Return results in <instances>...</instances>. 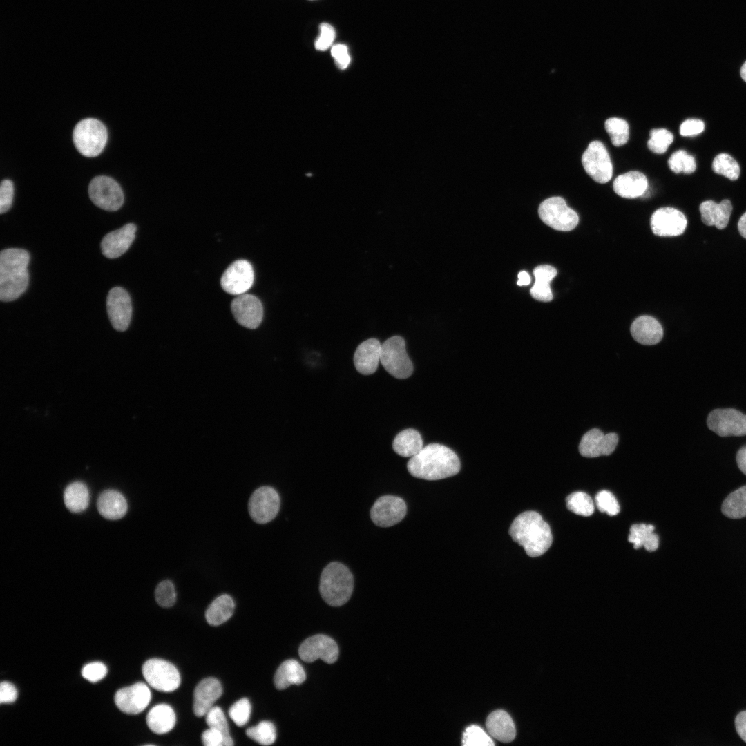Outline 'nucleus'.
<instances>
[{
    "mask_svg": "<svg viewBox=\"0 0 746 746\" xmlns=\"http://www.w3.org/2000/svg\"><path fill=\"white\" fill-rule=\"evenodd\" d=\"M618 443V436L611 432L604 434L600 430L593 428L586 432L580 440L579 452L585 457L610 455Z\"/></svg>",
    "mask_w": 746,
    "mask_h": 746,
    "instance_id": "aec40b11",
    "label": "nucleus"
},
{
    "mask_svg": "<svg viewBox=\"0 0 746 746\" xmlns=\"http://www.w3.org/2000/svg\"><path fill=\"white\" fill-rule=\"evenodd\" d=\"M556 274V269L551 265H544L536 267L533 270L535 278V284L530 290L532 297L539 301H551L553 299V293L550 283Z\"/></svg>",
    "mask_w": 746,
    "mask_h": 746,
    "instance_id": "7c9ffc66",
    "label": "nucleus"
},
{
    "mask_svg": "<svg viewBox=\"0 0 746 746\" xmlns=\"http://www.w3.org/2000/svg\"><path fill=\"white\" fill-rule=\"evenodd\" d=\"M407 468L414 477L439 480L457 474L460 461L456 453L449 448L439 443H430L411 457Z\"/></svg>",
    "mask_w": 746,
    "mask_h": 746,
    "instance_id": "f257e3e1",
    "label": "nucleus"
},
{
    "mask_svg": "<svg viewBox=\"0 0 746 746\" xmlns=\"http://www.w3.org/2000/svg\"><path fill=\"white\" fill-rule=\"evenodd\" d=\"M486 726L490 735L503 743L513 741L516 729L510 716L504 710H496L486 718Z\"/></svg>",
    "mask_w": 746,
    "mask_h": 746,
    "instance_id": "cd10ccee",
    "label": "nucleus"
},
{
    "mask_svg": "<svg viewBox=\"0 0 746 746\" xmlns=\"http://www.w3.org/2000/svg\"><path fill=\"white\" fill-rule=\"evenodd\" d=\"M381 345L374 338L361 343L354 355V364L356 370L363 375L376 372L381 358Z\"/></svg>",
    "mask_w": 746,
    "mask_h": 746,
    "instance_id": "5701e85b",
    "label": "nucleus"
},
{
    "mask_svg": "<svg viewBox=\"0 0 746 746\" xmlns=\"http://www.w3.org/2000/svg\"><path fill=\"white\" fill-rule=\"evenodd\" d=\"M30 254L20 248H8L0 253V300L10 302L26 290L29 283Z\"/></svg>",
    "mask_w": 746,
    "mask_h": 746,
    "instance_id": "7ed1b4c3",
    "label": "nucleus"
},
{
    "mask_svg": "<svg viewBox=\"0 0 746 746\" xmlns=\"http://www.w3.org/2000/svg\"><path fill=\"white\" fill-rule=\"evenodd\" d=\"M604 127L614 146H621L628 142L629 127L624 119L618 117L609 118L606 120Z\"/></svg>",
    "mask_w": 746,
    "mask_h": 746,
    "instance_id": "e433bc0d",
    "label": "nucleus"
},
{
    "mask_svg": "<svg viewBox=\"0 0 746 746\" xmlns=\"http://www.w3.org/2000/svg\"><path fill=\"white\" fill-rule=\"evenodd\" d=\"M202 741L206 746H226L225 738L219 730L209 727L202 734Z\"/></svg>",
    "mask_w": 746,
    "mask_h": 746,
    "instance_id": "603ef678",
    "label": "nucleus"
},
{
    "mask_svg": "<svg viewBox=\"0 0 746 746\" xmlns=\"http://www.w3.org/2000/svg\"><path fill=\"white\" fill-rule=\"evenodd\" d=\"M740 76L742 79L746 82V61L743 64L740 68Z\"/></svg>",
    "mask_w": 746,
    "mask_h": 746,
    "instance_id": "680f3d73",
    "label": "nucleus"
},
{
    "mask_svg": "<svg viewBox=\"0 0 746 746\" xmlns=\"http://www.w3.org/2000/svg\"><path fill=\"white\" fill-rule=\"evenodd\" d=\"M231 309L236 321L245 327L254 329L262 322V305L260 300L252 294L238 295L231 302Z\"/></svg>",
    "mask_w": 746,
    "mask_h": 746,
    "instance_id": "a211bd4d",
    "label": "nucleus"
},
{
    "mask_svg": "<svg viewBox=\"0 0 746 746\" xmlns=\"http://www.w3.org/2000/svg\"><path fill=\"white\" fill-rule=\"evenodd\" d=\"M736 461L739 469L746 475V446L741 448L738 451Z\"/></svg>",
    "mask_w": 746,
    "mask_h": 746,
    "instance_id": "13d9d810",
    "label": "nucleus"
},
{
    "mask_svg": "<svg viewBox=\"0 0 746 746\" xmlns=\"http://www.w3.org/2000/svg\"><path fill=\"white\" fill-rule=\"evenodd\" d=\"M687 219L679 210L672 207L657 209L651 218V228L658 236L671 237L680 236L687 227Z\"/></svg>",
    "mask_w": 746,
    "mask_h": 746,
    "instance_id": "6ab92c4d",
    "label": "nucleus"
},
{
    "mask_svg": "<svg viewBox=\"0 0 746 746\" xmlns=\"http://www.w3.org/2000/svg\"><path fill=\"white\" fill-rule=\"evenodd\" d=\"M582 164L586 173L598 183L608 182L612 178L613 165L604 144L591 142L582 156Z\"/></svg>",
    "mask_w": 746,
    "mask_h": 746,
    "instance_id": "9d476101",
    "label": "nucleus"
},
{
    "mask_svg": "<svg viewBox=\"0 0 746 746\" xmlns=\"http://www.w3.org/2000/svg\"><path fill=\"white\" fill-rule=\"evenodd\" d=\"M280 505V497L276 490L270 486L257 488L251 495L248 510L251 519L256 523L263 524L273 520L277 515Z\"/></svg>",
    "mask_w": 746,
    "mask_h": 746,
    "instance_id": "9b49d317",
    "label": "nucleus"
},
{
    "mask_svg": "<svg viewBox=\"0 0 746 746\" xmlns=\"http://www.w3.org/2000/svg\"><path fill=\"white\" fill-rule=\"evenodd\" d=\"M254 272L252 265L246 260L233 262L223 273L220 285L224 291L232 295L245 294L252 286Z\"/></svg>",
    "mask_w": 746,
    "mask_h": 746,
    "instance_id": "ddd939ff",
    "label": "nucleus"
},
{
    "mask_svg": "<svg viewBox=\"0 0 746 746\" xmlns=\"http://www.w3.org/2000/svg\"><path fill=\"white\" fill-rule=\"evenodd\" d=\"M336 37L334 27L327 23L320 25V35L315 41V48L318 50L324 51L327 50L333 44Z\"/></svg>",
    "mask_w": 746,
    "mask_h": 746,
    "instance_id": "09e8293b",
    "label": "nucleus"
},
{
    "mask_svg": "<svg viewBox=\"0 0 746 746\" xmlns=\"http://www.w3.org/2000/svg\"><path fill=\"white\" fill-rule=\"evenodd\" d=\"M649 135L647 146L651 151L657 154L665 153L673 141V134L665 128L652 129Z\"/></svg>",
    "mask_w": 746,
    "mask_h": 746,
    "instance_id": "37998d69",
    "label": "nucleus"
},
{
    "mask_svg": "<svg viewBox=\"0 0 746 746\" xmlns=\"http://www.w3.org/2000/svg\"><path fill=\"white\" fill-rule=\"evenodd\" d=\"M423 440L419 432L412 428L400 432L394 439L393 450L398 455L404 457H412L423 448Z\"/></svg>",
    "mask_w": 746,
    "mask_h": 746,
    "instance_id": "473e14b6",
    "label": "nucleus"
},
{
    "mask_svg": "<svg viewBox=\"0 0 746 746\" xmlns=\"http://www.w3.org/2000/svg\"><path fill=\"white\" fill-rule=\"evenodd\" d=\"M407 506L401 498L393 495L379 497L370 510L372 522L381 527H390L401 522L405 516Z\"/></svg>",
    "mask_w": 746,
    "mask_h": 746,
    "instance_id": "dca6fc26",
    "label": "nucleus"
},
{
    "mask_svg": "<svg viewBox=\"0 0 746 746\" xmlns=\"http://www.w3.org/2000/svg\"><path fill=\"white\" fill-rule=\"evenodd\" d=\"M17 698V691L16 687L9 682H1L0 685V702L2 704L12 703L16 700Z\"/></svg>",
    "mask_w": 746,
    "mask_h": 746,
    "instance_id": "6e6d98bb",
    "label": "nucleus"
},
{
    "mask_svg": "<svg viewBox=\"0 0 746 746\" xmlns=\"http://www.w3.org/2000/svg\"><path fill=\"white\" fill-rule=\"evenodd\" d=\"M531 278L530 275L526 271H520L518 274L517 285L519 286L528 285L530 283Z\"/></svg>",
    "mask_w": 746,
    "mask_h": 746,
    "instance_id": "bf43d9fd",
    "label": "nucleus"
},
{
    "mask_svg": "<svg viewBox=\"0 0 746 746\" xmlns=\"http://www.w3.org/2000/svg\"><path fill=\"white\" fill-rule=\"evenodd\" d=\"M306 679V674L302 665L296 660L290 659L283 662L278 668L274 677L276 689L282 690L291 685H300Z\"/></svg>",
    "mask_w": 746,
    "mask_h": 746,
    "instance_id": "c756f323",
    "label": "nucleus"
},
{
    "mask_svg": "<svg viewBox=\"0 0 746 746\" xmlns=\"http://www.w3.org/2000/svg\"><path fill=\"white\" fill-rule=\"evenodd\" d=\"M668 164L670 169L676 173L689 174L696 169L695 158L682 149L674 152L671 155L668 160Z\"/></svg>",
    "mask_w": 746,
    "mask_h": 746,
    "instance_id": "79ce46f5",
    "label": "nucleus"
},
{
    "mask_svg": "<svg viewBox=\"0 0 746 746\" xmlns=\"http://www.w3.org/2000/svg\"><path fill=\"white\" fill-rule=\"evenodd\" d=\"M712 169L716 173L723 175L731 180H737L740 175L738 162L726 153H720L715 157Z\"/></svg>",
    "mask_w": 746,
    "mask_h": 746,
    "instance_id": "ea45409f",
    "label": "nucleus"
},
{
    "mask_svg": "<svg viewBox=\"0 0 746 746\" xmlns=\"http://www.w3.org/2000/svg\"><path fill=\"white\" fill-rule=\"evenodd\" d=\"M155 597L157 604L162 607H171L176 601V593L170 580H164L155 589Z\"/></svg>",
    "mask_w": 746,
    "mask_h": 746,
    "instance_id": "49530a36",
    "label": "nucleus"
},
{
    "mask_svg": "<svg viewBox=\"0 0 746 746\" xmlns=\"http://www.w3.org/2000/svg\"><path fill=\"white\" fill-rule=\"evenodd\" d=\"M251 711L250 702L243 698L233 704L229 709V716L239 727L245 725L249 720Z\"/></svg>",
    "mask_w": 746,
    "mask_h": 746,
    "instance_id": "a18cd8bd",
    "label": "nucleus"
},
{
    "mask_svg": "<svg viewBox=\"0 0 746 746\" xmlns=\"http://www.w3.org/2000/svg\"><path fill=\"white\" fill-rule=\"evenodd\" d=\"M298 653L300 659L306 662L321 659L327 664H333L338 659L339 650L332 638L319 634L305 640L299 647Z\"/></svg>",
    "mask_w": 746,
    "mask_h": 746,
    "instance_id": "4468645a",
    "label": "nucleus"
},
{
    "mask_svg": "<svg viewBox=\"0 0 746 746\" xmlns=\"http://www.w3.org/2000/svg\"><path fill=\"white\" fill-rule=\"evenodd\" d=\"M721 510L724 515L731 519L746 517V486L730 493L724 500Z\"/></svg>",
    "mask_w": 746,
    "mask_h": 746,
    "instance_id": "c9c22d12",
    "label": "nucleus"
},
{
    "mask_svg": "<svg viewBox=\"0 0 746 746\" xmlns=\"http://www.w3.org/2000/svg\"><path fill=\"white\" fill-rule=\"evenodd\" d=\"M462 744L466 746L494 745L492 738L477 725H470L466 729L463 734Z\"/></svg>",
    "mask_w": 746,
    "mask_h": 746,
    "instance_id": "c03bdc74",
    "label": "nucleus"
},
{
    "mask_svg": "<svg viewBox=\"0 0 746 746\" xmlns=\"http://www.w3.org/2000/svg\"><path fill=\"white\" fill-rule=\"evenodd\" d=\"M136 231V225L128 223L107 233L101 242L103 255L113 259L124 254L133 243Z\"/></svg>",
    "mask_w": 746,
    "mask_h": 746,
    "instance_id": "412c9836",
    "label": "nucleus"
},
{
    "mask_svg": "<svg viewBox=\"0 0 746 746\" xmlns=\"http://www.w3.org/2000/svg\"><path fill=\"white\" fill-rule=\"evenodd\" d=\"M235 603L233 598L223 594L216 597L208 606L205 618L208 624L218 626L227 621L233 615Z\"/></svg>",
    "mask_w": 746,
    "mask_h": 746,
    "instance_id": "2f4dec72",
    "label": "nucleus"
},
{
    "mask_svg": "<svg viewBox=\"0 0 746 746\" xmlns=\"http://www.w3.org/2000/svg\"><path fill=\"white\" fill-rule=\"evenodd\" d=\"M509 535L531 557L543 555L553 542L549 525L538 513L532 510L519 514L513 520Z\"/></svg>",
    "mask_w": 746,
    "mask_h": 746,
    "instance_id": "f03ea898",
    "label": "nucleus"
},
{
    "mask_svg": "<svg viewBox=\"0 0 746 746\" xmlns=\"http://www.w3.org/2000/svg\"><path fill=\"white\" fill-rule=\"evenodd\" d=\"M107 673V668L100 662H94L86 664L82 669V676L90 682H96L104 678Z\"/></svg>",
    "mask_w": 746,
    "mask_h": 746,
    "instance_id": "8fccbe9b",
    "label": "nucleus"
},
{
    "mask_svg": "<svg viewBox=\"0 0 746 746\" xmlns=\"http://www.w3.org/2000/svg\"><path fill=\"white\" fill-rule=\"evenodd\" d=\"M380 361L392 376L404 379L413 372V364L408 356L404 339L394 336L381 345Z\"/></svg>",
    "mask_w": 746,
    "mask_h": 746,
    "instance_id": "423d86ee",
    "label": "nucleus"
},
{
    "mask_svg": "<svg viewBox=\"0 0 746 746\" xmlns=\"http://www.w3.org/2000/svg\"><path fill=\"white\" fill-rule=\"evenodd\" d=\"M90 494L87 486L82 481H74L66 486L64 501L71 512L79 513L85 510L89 504Z\"/></svg>",
    "mask_w": 746,
    "mask_h": 746,
    "instance_id": "72a5a7b5",
    "label": "nucleus"
},
{
    "mask_svg": "<svg viewBox=\"0 0 746 746\" xmlns=\"http://www.w3.org/2000/svg\"><path fill=\"white\" fill-rule=\"evenodd\" d=\"M331 54L336 65L341 69H345L350 62L348 48L344 44H339L333 46L331 48Z\"/></svg>",
    "mask_w": 746,
    "mask_h": 746,
    "instance_id": "5fc2aeb1",
    "label": "nucleus"
},
{
    "mask_svg": "<svg viewBox=\"0 0 746 746\" xmlns=\"http://www.w3.org/2000/svg\"><path fill=\"white\" fill-rule=\"evenodd\" d=\"M222 694V687L218 679L209 677L202 680L193 693V710L195 715L198 717L205 716Z\"/></svg>",
    "mask_w": 746,
    "mask_h": 746,
    "instance_id": "4be33fe9",
    "label": "nucleus"
},
{
    "mask_svg": "<svg viewBox=\"0 0 746 746\" xmlns=\"http://www.w3.org/2000/svg\"><path fill=\"white\" fill-rule=\"evenodd\" d=\"M707 423L720 437L746 435V415L736 409L714 410L708 415Z\"/></svg>",
    "mask_w": 746,
    "mask_h": 746,
    "instance_id": "f8f14e48",
    "label": "nucleus"
},
{
    "mask_svg": "<svg viewBox=\"0 0 746 746\" xmlns=\"http://www.w3.org/2000/svg\"><path fill=\"white\" fill-rule=\"evenodd\" d=\"M151 699V691L143 682H137L122 688L115 693L114 697L117 708L124 714L131 715L143 711L149 705Z\"/></svg>",
    "mask_w": 746,
    "mask_h": 746,
    "instance_id": "f3484780",
    "label": "nucleus"
},
{
    "mask_svg": "<svg viewBox=\"0 0 746 746\" xmlns=\"http://www.w3.org/2000/svg\"><path fill=\"white\" fill-rule=\"evenodd\" d=\"M654 526L651 524H633L629 530L628 540L633 544L635 549L644 547L647 551H654L658 548V536L653 533Z\"/></svg>",
    "mask_w": 746,
    "mask_h": 746,
    "instance_id": "f704fd0d",
    "label": "nucleus"
},
{
    "mask_svg": "<svg viewBox=\"0 0 746 746\" xmlns=\"http://www.w3.org/2000/svg\"><path fill=\"white\" fill-rule=\"evenodd\" d=\"M92 202L108 211L118 210L124 203V193L119 184L113 178L100 175L92 179L88 186Z\"/></svg>",
    "mask_w": 746,
    "mask_h": 746,
    "instance_id": "1a4fd4ad",
    "label": "nucleus"
},
{
    "mask_svg": "<svg viewBox=\"0 0 746 746\" xmlns=\"http://www.w3.org/2000/svg\"><path fill=\"white\" fill-rule=\"evenodd\" d=\"M149 728L157 734L170 731L175 726L176 716L173 708L167 704H159L153 707L146 716Z\"/></svg>",
    "mask_w": 746,
    "mask_h": 746,
    "instance_id": "c85d7f7f",
    "label": "nucleus"
},
{
    "mask_svg": "<svg viewBox=\"0 0 746 746\" xmlns=\"http://www.w3.org/2000/svg\"><path fill=\"white\" fill-rule=\"evenodd\" d=\"M631 333L637 342L647 345L657 344L663 336L660 323L649 316L637 318L631 324Z\"/></svg>",
    "mask_w": 746,
    "mask_h": 746,
    "instance_id": "a878e982",
    "label": "nucleus"
},
{
    "mask_svg": "<svg viewBox=\"0 0 746 746\" xmlns=\"http://www.w3.org/2000/svg\"><path fill=\"white\" fill-rule=\"evenodd\" d=\"M567 508L577 514L584 517L591 515L594 512V504L591 497L584 492H575L569 495L566 499Z\"/></svg>",
    "mask_w": 746,
    "mask_h": 746,
    "instance_id": "4c0bfd02",
    "label": "nucleus"
},
{
    "mask_svg": "<svg viewBox=\"0 0 746 746\" xmlns=\"http://www.w3.org/2000/svg\"><path fill=\"white\" fill-rule=\"evenodd\" d=\"M538 213L546 224L557 231H571L579 222L577 213L567 206L564 198L558 196L544 200L539 207Z\"/></svg>",
    "mask_w": 746,
    "mask_h": 746,
    "instance_id": "0eeeda50",
    "label": "nucleus"
},
{
    "mask_svg": "<svg viewBox=\"0 0 746 746\" xmlns=\"http://www.w3.org/2000/svg\"><path fill=\"white\" fill-rule=\"evenodd\" d=\"M205 716L208 727L216 729L222 732L225 738L226 746L233 745V741L230 736L227 720L221 708L213 706Z\"/></svg>",
    "mask_w": 746,
    "mask_h": 746,
    "instance_id": "a19ab883",
    "label": "nucleus"
},
{
    "mask_svg": "<svg viewBox=\"0 0 746 746\" xmlns=\"http://www.w3.org/2000/svg\"><path fill=\"white\" fill-rule=\"evenodd\" d=\"M14 195L13 183L10 180L1 181L0 186V213L7 212L11 207Z\"/></svg>",
    "mask_w": 746,
    "mask_h": 746,
    "instance_id": "3c124183",
    "label": "nucleus"
},
{
    "mask_svg": "<svg viewBox=\"0 0 746 746\" xmlns=\"http://www.w3.org/2000/svg\"><path fill=\"white\" fill-rule=\"evenodd\" d=\"M595 503L600 512L606 513L610 516L615 515L620 512L619 504L615 496L609 491L599 492L595 496Z\"/></svg>",
    "mask_w": 746,
    "mask_h": 746,
    "instance_id": "de8ad7c7",
    "label": "nucleus"
},
{
    "mask_svg": "<svg viewBox=\"0 0 746 746\" xmlns=\"http://www.w3.org/2000/svg\"><path fill=\"white\" fill-rule=\"evenodd\" d=\"M142 671L147 683L157 691L171 692L180 685L178 669L166 660L149 659L143 664Z\"/></svg>",
    "mask_w": 746,
    "mask_h": 746,
    "instance_id": "6e6552de",
    "label": "nucleus"
},
{
    "mask_svg": "<svg viewBox=\"0 0 746 746\" xmlns=\"http://www.w3.org/2000/svg\"><path fill=\"white\" fill-rule=\"evenodd\" d=\"M247 736L262 745L273 744L276 738V730L274 725L270 721H261L257 725L251 727L246 730Z\"/></svg>",
    "mask_w": 746,
    "mask_h": 746,
    "instance_id": "58836bf2",
    "label": "nucleus"
},
{
    "mask_svg": "<svg viewBox=\"0 0 746 746\" xmlns=\"http://www.w3.org/2000/svg\"><path fill=\"white\" fill-rule=\"evenodd\" d=\"M108 138L106 128L99 120L86 118L74 128L73 139L77 151L84 156L92 157L99 155Z\"/></svg>",
    "mask_w": 746,
    "mask_h": 746,
    "instance_id": "39448f33",
    "label": "nucleus"
},
{
    "mask_svg": "<svg viewBox=\"0 0 746 746\" xmlns=\"http://www.w3.org/2000/svg\"><path fill=\"white\" fill-rule=\"evenodd\" d=\"M613 187L619 196L632 199L645 193L648 181L642 173L631 171L618 176L613 181Z\"/></svg>",
    "mask_w": 746,
    "mask_h": 746,
    "instance_id": "b1692460",
    "label": "nucleus"
},
{
    "mask_svg": "<svg viewBox=\"0 0 746 746\" xmlns=\"http://www.w3.org/2000/svg\"><path fill=\"white\" fill-rule=\"evenodd\" d=\"M735 727L739 736L746 743V711H741L736 716Z\"/></svg>",
    "mask_w": 746,
    "mask_h": 746,
    "instance_id": "4d7b16f0",
    "label": "nucleus"
},
{
    "mask_svg": "<svg viewBox=\"0 0 746 746\" xmlns=\"http://www.w3.org/2000/svg\"><path fill=\"white\" fill-rule=\"evenodd\" d=\"M97 507L99 514L104 518L111 520L123 517L128 510V504L124 496L115 490H106L99 496Z\"/></svg>",
    "mask_w": 746,
    "mask_h": 746,
    "instance_id": "bb28decb",
    "label": "nucleus"
},
{
    "mask_svg": "<svg viewBox=\"0 0 746 746\" xmlns=\"http://www.w3.org/2000/svg\"><path fill=\"white\" fill-rule=\"evenodd\" d=\"M738 229L740 234L746 238V212L742 215L738 220Z\"/></svg>",
    "mask_w": 746,
    "mask_h": 746,
    "instance_id": "052dcab7",
    "label": "nucleus"
},
{
    "mask_svg": "<svg viewBox=\"0 0 746 746\" xmlns=\"http://www.w3.org/2000/svg\"><path fill=\"white\" fill-rule=\"evenodd\" d=\"M704 122L698 119H689L684 121L680 127V133L682 136H691L698 135L703 131Z\"/></svg>",
    "mask_w": 746,
    "mask_h": 746,
    "instance_id": "864d4df0",
    "label": "nucleus"
},
{
    "mask_svg": "<svg viewBox=\"0 0 746 746\" xmlns=\"http://www.w3.org/2000/svg\"><path fill=\"white\" fill-rule=\"evenodd\" d=\"M106 309L110 322L118 331L128 329L132 316V303L128 293L121 287H113L106 298Z\"/></svg>",
    "mask_w": 746,
    "mask_h": 746,
    "instance_id": "2eb2a0df",
    "label": "nucleus"
},
{
    "mask_svg": "<svg viewBox=\"0 0 746 746\" xmlns=\"http://www.w3.org/2000/svg\"><path fill=\"white\" fill-rule=\"evenodd\" d=\"M702 222L707 226H715L718 229H725L729 222L732 211L730 200H723L720 203L713 200L702 202L699 207Z\"/></svg>",
    "mask_w": 746,
    "mask_h": 746,
    "instance_id": "393cba45",
    "label": "nucleus"
},
{
    "mask_svg": "<svg viewBox=\"0 0 746 746\" xmlns=\"http://www.w3.org/2000/svg\"><path fill=\"white\" fill-rule=\"evenodd\" d=\"M353 588L352 574L344 564L333 562L322 571L320 594L329 605L339 606L345 604L352 595Z\"/></svg>",
    "mask_w": 746,
    "mask_h": 746,
    "instance_id": "20e7f679",
    "label": "nucleus"
}]
</instances>
